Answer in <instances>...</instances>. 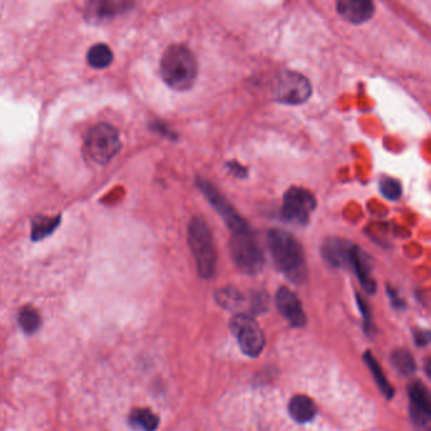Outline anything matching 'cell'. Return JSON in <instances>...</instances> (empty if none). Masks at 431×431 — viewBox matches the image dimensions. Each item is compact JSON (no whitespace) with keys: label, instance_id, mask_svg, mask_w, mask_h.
I'll return each instance as SVG.
<instances>
[{"label":"cell","instance_id":"17","mask_svg":"<svg viewBox=\"0 0 431 431\" xmlns=\"http://www.w3.org/2000/svg\"><path fill=\"white\" fill-rule=\"evenodd\" d=\"M129 423L138 430L155 431L159 425V419L149 408H135L129 416Z\"/></svg>","mask_w":431,"mask_h":431},{"label":"cell","instance_id":"7","mask_svg":"<svg viewBox=\"0 0 431 431\" xmlns=\"http://www.w3.org/2000/svg\"><path fill=\"white\" fill-rule=\"evenodd\" d=\"M274 93L279 102L288 105H300L310 98L312 85L303 75L293 71H285L276 78Z\"/></svg>","mask_w":431,"mask_h":431},{"label":"cell","instance_id":"14","mask_svg":"<svg viewBox=\"0 0 431 431\" xmlns=\"http://www.w3.org/2000/svg\"><path fill=\"white\" fill-rule=\"evenodd\" d=\"M122 9L117 0H88L85 8V18L90 23H104L115 17Z\"/></svg>","mask_w":431,"mask_h":431},{"label":"cell","instance_id":"20","mask_svg":"<svg viewBox=\"0 0 431 431\" xmlns=\"http://www.w3.org/2000/svg\"><path fill=\"white\" fill-rule=\"evenodd\" d=\"M59 222H61V217L49 218L45 216H37L32 221V239L38 241V240L49 236L57 228Z\"/></svg>","mask_w":431,"mask_h":431},{"label":"cell","instance_id":"11","mask_svg":"<svg viewBox=\"0 0 431 431\" xmlns=\"http://www.w3.org/2000/svg\"><path fill=\"white\" fill-rule=\"evenodd\" d=\"M276 307L280 314L285 318L293 326H305L307 315L304 313L303 305L299 297L288 288H281L276 294Z\"/></svg>","mask_w":431,"mask_h":431},{"label":"cell","instance_id":"22","mask_svg":"<svg viewBox=\"0 0 431 431\" xmlns=\"http://www.w3.org/2000/svg\"><path fill=\"white\" fill-rule=\"evenodd\" d=\"M216 299L223 308L231 309V310L240 308L245 302L244 295L232 288H225V289L218 290L216 294Z\"/></svg>","mask_w":431,"mask_h":431},{"label":"cell","instance_id":"5","mask_svg":"<svg viewBox=\"0 0 431 431\" xmlns=\"http://www.w3.org/2000/svg\"><path fill=\"white\" fill-rule=\"evenodd\" d=\"M231 256L237 268L249 275H256L264 268V254L250 228L232 232Z\"/></svg>","mask_w":431,"mask_h":431},{"label":"cell","instance_id":"10","mask_svg":"<svg viewBox=\"0 0 431 431\" xmlns=\"http://www.w3.org/2000/svg\"><path fill=\"white\" fill-rule=\"evenodd\" d=\"M410 413L418 424H426L431 420V391L420 381H415L408 387Z\"/></svg>","mask_w":431,"mask_h":431},{"label":"cell","instance_id":"26","mask_svg":"<svg viewBox=\"0 0 431 431\" xmlns=\"http://www.w3.org/2000/svg\"><path fill=\"white\" fill-rule=\"evenodd\" d=\"M228 168L232 170L233 173L236 175H245L246 173L245 168H242L240 164H228Z\"/></svg>","mask_w":431,"mask_h":431},{"label":"cell","instance_id":"6","mask_svg":"<svg viewBox=\"0 0 431 431\" xmlns=\"http://www.w3.org/2000/svg\"><path fill=\"white\" fill-rule=\"evenodd\" d=\"M230 326L245 355L256 357L261 353L265 346V336L252 317L244 313L236 314L231 319Z\"/></svg>","mask_w":431,"mask_h":431},{"label":"cell","instance_id":"9","mask_svg":"<svg viewBox=\"0 0 431 431\" xmlns=\"http://www.w3.org/2000/svg\"><path fill=\"white\" fill-rule=\"evenodd\" d=\"M199 187L203 192L204 197H207L210 203L213 206V208L220 213L223 221L226 222V225L232 232L249 228L245 220L237 215V212L233 210L232 206L228 203V199H225L211 183L204 179H199Z\"/></svg>","mask_w":431,"mask_h":431},{"label":"cell","instance_id":"16","mask_svg":"<svg viewBox=\"0 0 431 431\" xmlns=\"http://www.w3.org/2000/svg\"><path fill=\"white\" fill-rule=\"evenodd\" d=\"M289 413L292 415L293 419L303 424L314 419L317 406L313 400L308 396L297 395L293 397L292 401L289 403Z\"/></svg>","mask_w":431,"mask_h":431},{"label":"cell","instance_id":"4","mask_svg":"<svg viewBox=\"0 0 431 431\" xmlns=\"http://www.w3.org/2000/svg\"><path fill=\"white\" fill-rule=\"evenodd\" d=\"M122 148L120 134L110 124L101 123L90 129L85 139V152L98 164H106Z\"/></svg>","mask_w":431,"mask_h":431},{"label":"cell","instance_id":"21","mask_svg":"<svg viewBox=\"0 0 431 431\" xmlns=\"http://www.w3.org/2000/svg\"><path fill=\"white\" fill-rule=\"evenodd\" d=\"M391 363L398 372L405 376L413 374L416 370L414 357L408 350H396L391 355Z\"/></svg>","mask_w":431,"mask_h":431},{"label":"cell","instance_id":"13","mask_svg":"<svg viewBox=\"0 0 431 431\" xmlns=\"http://www.w3.org/2000/svg\"><path fill=\"white\" fill-rule=\"evenodd\" d=\"M353 246L346 240H326L323 244V256L336 268L350 266V252Z\"/></svg>","mask_w":431,"mask_h":431},{"label":"cell","instance_id":"15","mask_svg":"<svg viewBox=\"0 0 431 431\" xmlns=\"http://www.w3.org/2000/svg\"><path fill=\"white\" fill-rule=\"evenodd\" d=\"M350 266L353 268V271L361 283L362 288L366 292L370 294L376 292V281L371 275V268L368 265L367 257L357 246H353L352 252H350Z\"/></svg>","mask_w":431,"mask_h":431},{"label":"cell","instance_id":"24","mask_svg":"<svg viewBox=\"0 0 431 431\" xmlns=\"http://www.w3.org/2000/svg\"><path fill=\"white\" fill-rule=\"evenodd\" d=\"M379 191L385 196L386 199L391 201H396L402 194V187L400 182L394 178H385L379 183Z\"/></svg>","mask_w":431,"mask_h":431},{"label":"cell","instance_id":"23","mask_svg":"<svg viewBox=\"0 0 431 431\" xmlns=\"http://www.w3.org/2000/svg\"><path fill=\"white\" fill-rule=\"evenodd\" d=\"M18 321H19L20 328L28 334L37 332L38 328L41 326V317L38 314V312L32 307H25L22 309Z\"/></svg>","mask_w":431,"mask_h":431},{"label":"cell","instance_id":"1","mask_svg":"<svg viewBox=\"0 0 431 431\" xmlns=\"http://www.w3.org/2000/svg\"><path fill=\"white\" fill-rule=\"evenodd\" d=\"M268 244L276 268L292 283L302 284L307 278V262L299 241L286 231L271 230Z\"/></svg>","mask_w":431,"mask_h":431},{"label":"cell","instance_id":"3","mask_svg":"<svg viewBox=\"0 0 431 431\" xmlns=\"http://www.w3.org/2000/svg\"><path fill=\"white\" fill-rule=\"evenodd\" d=\"M188 244L192 251L199 274L204 279L213 276L217 264L215 240L202 218H193L188 228Z\"/></svg>","mask_w":431,"mask_h":431},{"label":"cell","instance_id":"25","mask_svg":"<svg viewBox=\"0 0 431 431\" xmlns=\"http://www.w3.org/2000/svg\"><path fill=\"white\" fill-rule=\"evenodd\" d=\"M415 342L418 346H427L431 343V332L429 331H418L415 332Z\"/></svg>","mask_w":431,"mask_h":431},{"label":"cell","instance_id":"12","mask_svg":"<svg viewBox=\"0 0 431 431\" xmlns=\"http://www.w3.org/2000/svg\"><path fill=\"white\" fill-rule=\"evenodd\" d=\"M337 11L350 23L361 24L372 18L374 6L372 0H337Z\"/></svg>","mask_w":431,"mask_h":431},{"label":"cell","instance_id":"27","mask_svg":"<svg viewBox=\"0 0 431 431\" xmlns=\"http://www.w3.org/2000/svg\"><path fill=\"white\" fill-rule=\"evenodd\" d=\"M425 371L426 374H427V377L431 379V358H429V360H426Z\"/></svg>","mask_w":431,"mask_h":431},{"label":"cell","instance_id":"2","mask_svg":"<svg viewBox=\"0 0 431 431\" xmlns=\"http://www.w3.org/2000/svg\"><path fill=\"white\" fill-rule=\"evenodd\" d=\"M160 71L164 82L170 88L186 91L192 88L197 78V62L188 48L175 45L164 52Z\"/></svg>","mask_w":431,"mask_h":431},{"label":"cell","instance_id":"8","mask_svg":"<svg viewBox=\"0 0 431 431\" xmlns=\"http://www.w3.org/2000/svg\"><path fill=\"white\" fill-rule=\"evenodd\" d=\"M315 206L317 202L312 193L304 188L293 187L284 196L283 216L288 221L305 225L315 210Z\"/></svg>","mask_w":431,"mask_h":431},{"label":"cell","instance_id":"18","mask_svg":"<svg viewBox=\"0 0 431 431\" xmlns=\"http://www.w3.org/2000/svg\"><path fill=\"white\" fill-rule=\"evenodd\" d=\"M365 361L367 363L368 368H370V371L372 373V376L374 377L376 384L379 386L381 394H382L386 398L394 397V387L389 384V379H387L385 373L382 371V368L379 366V362L374 358V355H373L372 353L367 352V353L365 355Z\"/></svg>","mask_w":431,"mask_h":431},{"label":"cell","instance_id":"19","mask_svg":"<svg viewBox=\"0 0 431 431\" xmlns=\"http://www.w3.org/2000/svg\"><path fill=\"white\" fill-rule=\"evenodd\" d=\"M114 54L111 52L110 47L106 46L104 43L95 45L88 49V62L93 69L102 70L109 67L112 64Z\"/></svg>","mask_w":431,"mask_h":431}]
</instances>
